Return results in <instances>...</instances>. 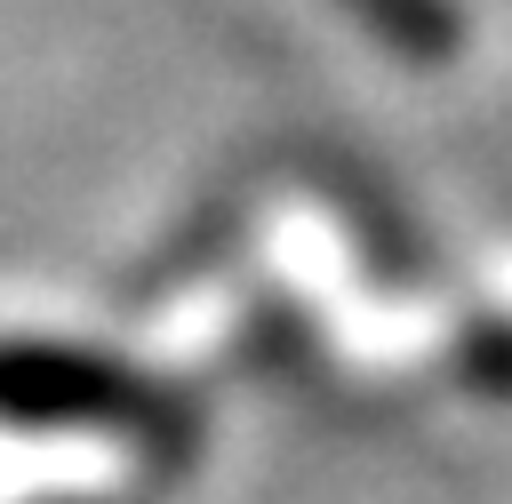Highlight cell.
I'll use <instances>...</instances> for the list:
<instances>
[{"label": "cell", "instance_id": "cell-1", "mask_svg": "<svg viewBox=\"0 0 512 504\" xmlns=\"http://www.w3.org/2000/svg\"><path fill=\"white\" fill-rule=\"evenodd\" d=\"M0 416L24 424H144L152 400L120 368L56 344H0Z\"/></svg>", "mask_w": 512, "mask_h": 504}]
</instances>
